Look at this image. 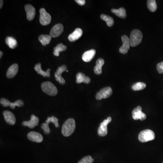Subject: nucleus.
Segmentation results:
<instances>
[{"label": "nucleus", "mask_w": 163, "mask_h": 163, "mask_svg": "<svg viewBox=\"0 0 163 163\" xmlns=\"http://www.w3.org/2000/svg\"><path fill=\"white\" fill-rule=\"evenodd\" d=\"M76 128L75 121L73 119L69 118L64 122L62 128V133L64 136L68 137L73 134Z\"/></svg>", "instance_id": "obj_1"}, {"label": "nucleus", "mask_w": 163, "mask_h": 163, "mask_svg": "<svg viewBox=\"0 0 163 163\" xmlns=\"http://www.w3.org/2000/svg\"><path fill=\"white\" fill-rule=\"evenodd\" d=\"M142 33L139 29H134L130 33L129 38L130 45L135 47L139 45L142 40Z\"/></svg>", "instance_id": "obj_2"}, {"label": "nucleus", "mask_w": 163, "mask_h": 163, "mask_svg": "<svg viewBox=\"0 0 163 163\" xmlns=\"http://www.w3.org/2000/svg\"><path fill=\"white\" fill-rule=\"evenodd\" d=\"M43 92L49 96H55L58 94V90L54 84L50 82H45L41 84Z\"/></svg>", "instance_id": "obj_3"}, {"label": "nucleus", "mask_w": 163, "mask_h": 163, "mask_svg": "<svg viewBox=\"0 0 163 163\" xmlns=\"http://www.w3.org/2000/svg\"><path fill=\"white\" fill-rule=\"evenodd\" d=\"M138 138L141 142H147L155 139V134L150 130H145L140 133Z\"/></svg>", "instance_id": "obj_4"}, {"label": "nucleus", "mask_w": 163, "mask_h": 163, "mask_svg": "<svg viewBox=\"0 0 163 163\" xmlns=\"http://www.w3.org/2000/svg\"><path fill=\"white\" fill-rule=\"evenodd\" d=\"M40 17L39 21L43 25H47L50 24L51 21V16L50 14L47 13L45 9L41 8L39 10Z\"/></svg>", "instance_id": "obj_5"}, {"label": "nucleus", "mask_w": 163, "mask_h": 163, "mask_svg": "<svg viewBox=\"0 0 163 163\" xmlns=\"http://www.w3.org/2000/svg\"><path fill=\"white\" fill-rule=\"evenodd\" d=\"M112 121V118L108 117L107 119L105 120L100 124L98 129V134L100 136H105L108 134V124Z\"/></svg>", "instance_id": "obj_6"}, {"label": "nucleus", "mask_w": 163, "mask_h": 163, "mask_svg": "<svg viewBox=\"0 0 163 163\" xmlns=\"http://www.w3.org/2000/svg\"><path fill=\"white\" fill-rule=\"evenodd\" d=\"M112 94V89L109 87H106L102 89L97 93L96 95V98L98 100L105 99L108 98Z\"/></svg>", "instance_id": "obj_7"}, {"label": "nucleus", "mask_w": 163, "mask_h": 163, "mask_svg": "<svg viewBox=\"0 0 163 163\" xmlns=\"http://www.w3.org/2000/svg\"><path fill=\"white\" fill-rule=\"evenodd\" d=\"M133 118L135 120H140V121H144L146 118V114L142 112V108L140 106H137L133 110L132 112Z\"/></svg>", "instance_id": "obj_8"}, {"label": "nucleus", "mask_w": 163, "mask_h": 163, "mask_svg": "<svg viewBox=\"0 0 163 163\" xmlns=\"http://www.w3.org/2000/svg\"><path fill=\"white\" fill-rule=\"evenodd\" d=\"M67 70V66L66 65H63L61 67H58L56 72L54 73L55 79L61 85H63L65 84V80L61 76L62 73Z\"/></svg>", "instance_id": "obj_9"}, {"label": "nucleus", "mask_w": 163, "mask_h": 163, "mask_svg": "<svg viewBox=\"0 0 163 163\" xmlns=\"http://www.w3.org/2000/svg\"><path fill=\"white\" fill-rule=\"evenodd\" d=\"M122 40L123 44L119 49V52L123 54H126L129 50L130 47L129 38L126 35H124L122 37Z\"/></svg>", "instance_id": "obj_10"}, {"label": "nucleus", "mask_w": 163, "mask_h": 163, "mask_svg": "<svg viewBox=\"0 0 163 163\" xmlns=\"http://www.w3.org/2000/svg\"><path fill=\"white\" fill-rule=\"evenodd\" d=\"M63 31V26L61 24H58L51 29L50 35L52 38H56L60 36Z\"/></svg>", "instance_id": "obj_11"}, {"label": "nucleus", "mask_w": 163, "mask_h": 163, "mask_svg": "<svg viewBox=\"0 0 163 163\" xmlns=\"http://www.w3.org/2000/svg\"><path fill=\"white\" fill-rule=\"evenodd\" d=\"M39 118L33 114L31 116V119L29 121H25L22 123L23 126H28L29 128H34L39 124Z\"/></svg>", "instance_id": "obj_12"}, {"label": "nucleus", "mask_w": 163, "mask_h": 163, "mask_svg": "<svg viewBox=\"0 0 163 163\" xmlns=\"http://www.w3.org/2000/svg\"><path fill=\"white\" fill-rule=\"evenodd\" d=\"M27 137L31 141L36 143L41 142L43 140V137L42 135L36 132H30L27 135Z\"/></svg>", "instance_id": "obj_13"}, {"label": "nucleus", "mask_w": 163, "mask_h": 163, "mask_svg": "<svg viewBox=\"0 0 163 163\" xmlns=\"http://www.w3.org/2000/svg\"><path fill=\"white\" fill-rule=\"evenodd\" d=\"M25 9L26 11L27 20L29 21H32L35 15V9L30 4L26 5Z\"/></svg>", "instance_id": "obj_14"}, {"label": "nucleus", "mask_w": 163, "mask_h": 163, "mask_svg": "<svg viewBox=\"0 0 163 163\" xmlns=\"http://www.w3.org/2000/svg\"><path fill=\"white\" fill-rule=\"evenodd\" d=\"M3 114L5 120L8 124L11 125H14L15 124L16 119L15 116L13 113L10 111H5Z\"/></svg>", "instance_id": "obj_15"}, {"label": "nucleus", "mask_w": 163, "mask_h": 163, "mask_svg": "<svg viewBox=\"0 0 163 163\" xmlns=\"http://www.w3.org/2000/svg\"><path fill=\"white\" fill-rule=\"evenodd\" d=\"M83 35V31L80 28H77L72 34L68 36V39L70 42H74L79 39Z\"/></svg>", "instance_id": "obj_16"}, {"label": "nucleus", "mask_w": 163, "mask_h": 163, "mask_svg": "<svg viewBox=\"0 0 163 163\" xmlns=\"http://www.w3.org/2000/svg\"><path fill=\"white\" fill-rule=\"evenodd\" d=\"M96 50L94 49L86 51L82 56V59L84 62H89L91 61L96 54Z\"/></svg>", "instance_id": "obj_17"}, {"label": "nucleus", "mask_w": 163, "mask_h": 163, "mask_svg": "<svg viewBox=\"0 0 163 163\" xmlns=\"http://www.w3.org/2000/svg\"><path fill=\"white\" fill-rule=\"evenodd\" d=\"M19 67L16 63L11 65L8 69L7 73V76L8 78H13L16 75L18 71Z\"/></svg>", "instance_id": "obj_18"}, {"label": "nucleus", "mask_w": 163, "mask_h": 163, "mask_svg": "<svg viewBox=\"0 0 163 163\" xmlns=\"http://www.w3.org/2000/svg\"><path fill=\"white\" fill-rule=\"evenodd\" d=\"M91 79L90 77L85 76V74L83 73H77L76 75V83L77 84H81L82 83H84L85 84H88L90 83Z\"/></svg>", "instance_id": "obj_19"}, {"label": "nucleus", "mask_w": 163, "mask_h": 163, "mask_svg": "<svg viewBox=\"0 0 163 163\" xmlns=\"http://www.w3.org/2000/svg\"><path fill=\"white\" fill-rule=\"evenodd\" d=\"M34 69L38 73V74L42 75L44 77H50V71L51 70L49 69L46 71H44L41 69V63H38V64L35 65Z\"/></svg>", "instance_id": "obj_20"}, {"label": "nucleus", "mask_w": 163, "mask_h": 163, "mask_svg": "<svg viewBox=\"0 0 163 163\" xmlns=\"http://www.w3.org/2000/svg\"><path fill=\"white\" fill-rule=\"evenodd\" d=\"M104 60L101 58L98 59L96 61V65L94 68V71L95 74L100 75L102 73V67L104 64Z\"/></svg>", "instance_id": "obj_21"}, {"label": "nucleus", "mask_w": 163, "mask_h": 163, "mask_svg": "<svg viewBox=\"0 0 163 163\" xmlns=\"http://www.w3.org/2000/svg\"><path fill=\"white\" fill-rule=\"evenodd\" d=\"M111 11L121 18H125L126 17V11L124 8L121 7L118 9H112Z\"/></svg>", "instance_id": "obj_22"}, {"label": "nucleus", "mask_w": 163, "mask_h": 163, "mask_svg": "<svg viewBox=\"0 0 163 163\" xmlns=\"http://www.w3.org/2000/svg\"><path fill=\"white\" fill-rule=\"evenodd\" d=\"M5 43L11 49H14L17 46V42L14 38L12 37H7L5 38Z\"/></svg>", "instance_id": "obj_23"}, {"label": "nucleus", "mask_w": 163, "mask_h": 163, "mask_svg": "<svg viewBox=\"0 0 163 163\" xmlns=\"http://www.w3.org/2000/svg\"><path fill=\"white\" fill-rule=\"evenodd\" d=\"M38 39L43 45L46 46L50 43L52 37L50 35H41Z\"/></svg>", "instance_id": "obj_24"}, {"label": "nucleus", "mask_w": 163, "mask_h": 163, "mask_svg": "<svg viewBox=\"0 0 163 163\" xmlns=\"http://www.w3.org/2000/svg\"><path fill=\"white\" fill-rule=\"evenodd\" d=\"M67 48V46L63 45V43H59L54 48V51L53 52L54 55L59 56L60 52L65 51L66 50Z\"/></svg>", "instance_id": "obj_25"}, {"label": "nucleus", "mask_w": 163, "mask_h": 163, "mask_svg": "<svg viewBox=\"0 0 163 163\" xmlns=\"http://www.w3.org/2000/svg\"><path fill=\"white\" fill-rule=\"evenodd\" d=\"M100 17L103 21H105L107 25L109 27H111L114 25V20L112 17H111V16L105 14H102L101 15Z\"/></svg>", "instance_id": "obj_26"}, {"label": "nucleus", "mask_w": 163, "mask_h": 163, "mask_svg": "<svg viewBox=\"0 0 163 163\" xmlns=\"http://www.w3.org/2000/svg\"><path fill=\"white\" fill-rule=\"evenodd\" d=\"M148 9L151 12H154L157 9V5L155 0H148L147 2Z\"/></svg>", "instance_id": "obj_27"}, {"label": "nucleus", "mask_w": 163, "mask_h": 163, "mask_svg": "<svg viewBox=\"0 0 163 163\" xmlns=\"http://www.w3.org/2000/svg\"><path fill=\"white\" fill-rule=\"evenodd\" d=\"M146 84L142 82H138L134 84L132 86V89L134 91L142 90L146 88Z\"/></svg>", "instance_id": "obj_28"}, {"label": "nucleus", "mask_w": 163, "mask_h": 163, "mask_svg": "<svg viewBox=\"0 0 163 163\" xmlns=\"http://www.w3.org/2000/svg\"><path fill=\"white\" fill-rule=\"evenodd\" d=\"M50 122L53 123L56 128L59 127V120L55 117H54V116L49 117L47 118V120L46 121V123H47V124H49Z\"/></svg>", "instance_id": "obj_29"}, {"label": "nucleus", "mask_w": 163, "mask_h": 163, "mask_svg": "<svg viewBox=\"0 0 163 163\" xmlns=\"http://www.w3.org/2000/svg\"><path fill=\"white\" fill-rule=\"evenodd\" d=\"M23 105H24L23 102L21 100H18L17 101H16L15 102H13V103L11 102L10 107L11 108L14 109L15 108V107L16 106L18 107H23Z\"/></svg>", "instance_id": "obj_30"}, {"label": "nucleus", "mask_w": 163, "mask_h": 163, "mask_svg": "<svg viewBox=\"0 0 163 163\" xmlns=\"http://www.w3.org/2000/svg\"><path fill=\"white\" fill-rule=\"evenodd\" d=\"M94 161V160L92 157L91 156H88L83 158L78 163H92Z\"/></svg>", "instance_id": "obj_31"}, {"label": "nucleus", "mask_w": 163, "mask_h": 163, "mask_svg": "<svg viewBox=\"0 0 163 163\" xmlns=\"http://www.w3.org/2000/svg\"><path fill=\"white\" fill-rule=\"evenodd\" d=\"M41 128L43 130V132L45 134H49L50 133V130L49 126V124L46 123H44L42 124L41 126Z\"/></svg>", "instance_id": "obj_32"}, {"label": "nucleus", "mask_w": 163, "mask_h": 163, "mask_svg": "<svg viewBox=\"0 0 163 163\" xmlns=\"http://www.w3.org/2000/svg\"><path fill=\"white\" fill-rule=\"evenodd\" d=\"M0 103H1V104L3 106V107H7L10 106L11 102L7 99L2 98L0 100Z\"/></svg>", "instance_id": "obj_33"}, {"label": "nucleus", "mask_w": 163, "mask_h": 163, "mask_svg": "<svg viewBox=\"0 0 163 163\" xmlns=\"http://www.w3.org/2000/svg\"><path fill=\"white\" fill-rule=\"evenodd\" d=\"M157 69L159 73H163V61L158 63L156 66Z\"/></svg>", "instance_id": "obj_34"}, {"label": "nucleus", "mask_w": 163, "mask_h": 163, "mask_svg": "<svg viewBox=\"0 0 163 163\" xmlns=\"http://www.w3.org/2000/svg\"><path fill=\"white\" fill-rule=\"evenodd\" d=\"M75 1L80 5H84L85 4V1L84 0H75Z\"/></svg>", "instance_id": "obj_35"}, {"label": "nucleus", "mask_w": 163, "mask_h": 163, "mask_svg": "<svg viewBox=\"0 0 163 163\" xmlns=\"http://www.w3.org/2000/svg\"><path fill=\"white\" fill-rule=\"evenodd\" d=\"M0 3H1V5H0V8L1 9V8H2V5H3V1L2 0H1Z\"/></svg>", "instance_id": "obj_36"}, {"label": "nucleus", "mask_w": 163, "mask_h": 163, "mask_svg": "<svg viewBox=\"0 0 163 163\" xmlns=\"http://www.w3.org/2000/svg\"><path fill=\"white\" fill-rule=\"evenodd\" d=\"M0 54H1V55H0V58H1L2 57V55H3V52H2V51H1L0 52Z\"/></svg>", "instance_id": "obj_37"}, {"label": "nucleus", "mask_w": 163, "mask_h": 163, "mask_svg": "<svg viewBox=\"0 0 163 163\" xmlns=\"http://www.w3.org/2000/svg\"><path fill=\"white\" fill-rule=\"evenodd\" d=\"M67 72H69V71L68 70H66Z\"/></svg>", "instance_id": "obj_38"}, {"label": "nucleus", "mask_w": 163, "mask_h": 163, "mask_svg": "<svg viewBox=\"0 0 163 163\" xmlns=\"http://www.w3.org/2000/svg\"></svg>", "instance_id": "obj_39"}]
</instances>
